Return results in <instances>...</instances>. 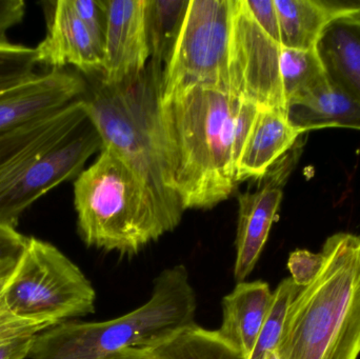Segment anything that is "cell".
<instances>
[{"label":"cell","instance_id":"32","mask_svg":"<svg viewBox=\"0 0 360 359\" xmlns=\"http://www.w3.org/2000/svg\"><path fill=\"white\" fill-rule=\"evenodd\" d=\"M105 359H155L143 348H132L117 352Z\"/></svg>","mask_w":360,"mask_h":359},{"label":"cell","instance_id":"25","mask_svg":"<svg viewBox=\"0 0 360 359\" xmlns=\"http://www.w3.org/2000/svg\"><path fill=\"white\" fill-rule=\"evenodd\" d=\"M27 237L16 231V228L0 226V278H8L27 246Z\"/></svg>","mask_w":360,"mask_h":359},{"label":"cell","instance_id":"19","mask_svg":"<svg viewBox=\"0 0 360 359\" xmlns=\"http://www.w3.org/2000/svg\"><path fill=\"white\" fill-rule=\"evenodd\" d=\"M143 349L155 359H247L218 331L205 330L196 324Z\"/></svg>","mask_w":360,"mask_h":359},{"label":"cell","instance_id":"26","mask_svg":"<svg viewBox=\"0 0 360 359\" xmlns=\"http://www.w3.org/2000/svg\"><path fill=\"white\" fill-rule=\"evenodd\" d=\"M259 109L258 105L250 103V101L243 100V99H238L237 101L234 124H233L232 154L235 168H236L237 162L240 157L243 147L249 138Z\"/></svg>","mask_w":360,"mask_h":359},{"label":"cell","instance_id":"8","mask_svg":"<svg viewBox=\"0 0 360 359\" xmlns=\"http://www.w3.org/2000/svg\"><path fill=\"white\" fill-rule=\"evenodd\" d=\"M233 0H188L181 25L165 59L158 98L167 100L194 86L230 93Z\"/></svg>","mask_w":360,"mask_h":359},{"label":"cell","instance_id":"5","mask_svg":"<svg viewBox=\"0 0 360 359\" xmlns=\"http://www.w3.org/2000/svg\"><path fill=\"white\" fill-rule=\"evenodd\" d=\"M162 67L150 63L132 84L117 88L99 79L88 82L84 96L89 119L101 135L103 145L113 150L145 183L172 232L184 210L165 170L154 132V107Z\"/></svg>","mask_w":360,"mask_h":359},{"label":"cell","instance_id":"12","mask_svg":"<svg viewBox=\"0 0 360 359\" xmlns=\"http://www.w3.org/2000/svg\"><path fill=\"white\" fill-rule=\"evenodd\" d=\"M88 82L79 72L49 69L0 93V134L82 98Z\"/></svg>","mask_w":360,"mask_h":359},{"label":"cell","instance_id":"9","mask_svg":"<svg viewBox=\"0 0 360 359\" xmlns=\"http://www.w3.org/2000/svg\"><path fill=\"white\" fill-rule=\"evenodd\" d=\"M281 44L256 22L245 0H233L230 94L262 109L287 111L281 76Z\"/></svg>","mask_w":360,"mask_h":359},{"label":"cell","instance_id":"17","mask_svg":"<svg viewBox=\"0 0 360 359\" xmlns=\"http://www.w3.org/2000/svg\"><path fill=\"white\" fill-rule=\"evenodd\" d=\"M273 299L266 282H241L222 299V322L218 333L249 359Z\"/></svg>","mask_w":360,"mask_h":359},{"label":"cell","instance_id":"1","mask_svg":"<svg viewBox=\"0 0 360 359\" xmlns=\"http://www.w3.org/2000/svg\"><path fill=\"white\" fill-rule=\"evenodd\" d=\"M237 101L230 93L205 86L167 100L158 97L156 141L184 211L210 210L236 188L232 147Z\"/></svg>","mask_w":360,"mask_h":359},{"label":"cell","instance_id":"21","mask_svg":"<svg viewBox=\"0 0 360 359\" xmlns=\"http://www.w3.org/2000/svg\"><path fill=\"white\" fill-rule=\"evenodd\" d=\"M188 0H148V27L151 44V63L162 67L173 42Z\"/></svg>","mask_w":360,"mask_h":359},{"label":"cell","instance_id":"6","mask_svg":"<svg viewBox=\"0 0 360 359\" xmlns=\"http://www.w3.org/2000/svg\"><path fill=\"white\" fill-rule=\"evenodd\" d=\"M74 206L86 246L109 252L135 255L170 232L145 183L105 145L75 179Z\"/></svg>","mask_w":360,"mask_h":359},{"label":"cell","instance_id":"20","mask_svg":"<svg viewBox=\"0 0 360 359\" xmlns=\"http://www.w3.org/2000/svg\"><path fill=\"white\" fill-rule=\"evenodd\" d=\"M281 76L287 111L329 84L315 50L281 46Z\"/></svg>","mask_w":360,"mask_h":359},{"label":"cell","instance_id":"10","mask_svg":"<svg viewBox=\"0 0 360 359\" xmlns=\"http://www.w3.org/2000/svg\"><path fill=\"white\" fill-rule=\"evenodd\" d=\"M107 30L99 79L117 88L132 84L147 70L151 58L148 0H105Z\"/></svg>","mask_w":360,"mask_h":359},{"label":"cell","instance_id":"29","mask_svg":"<svg viewBox=\"0 0 360 359\" xmlns=\"http://www.w3.org/2000/svg\"><path fill=\"white\" fill-rule=\"evenodd\" d=\"M245 4L258 25L272 39L281 44L278 15L274 0H245Z\"/></svg>","mask_w":360,"mask_h":359},{"label":"cell","instance_id":"23","mask_svg":"<svg viewBox=\"0 0 360 359\" xmlns=\"http://www.w3.org/2000/svg\"><path fill=\"white\" fill-rule=\"evenodd\" d=\"M39 65L36 48L0 39V93L19 86L37 75Z\"/></svg>","mask_w":360,"mask_h":359},{"label":"cell","instance_id":"2","mask_svg":"<svg viewBox=\"0 0 360 359\" xmlns=\"http://www.w3.org/2000/svg\"><path fill=\"white\" fill-rule=\"evenodd\" d=\"M84 97L0 134V226L15 228L39 198L77 178L101 152Z\"/></svg>","mask_w":360,"mask_h":359},{"label":"cell","instance_id":"7","mask_svg":"<svg viewBox=\"0 0 360 359\" xmlns=\"http://www.w3.org/2000/svg\"><path fill=\"white\" fill-rule=\"evenodd\" d=\"M4 299L14 315L56 326L94 313L96 292L82 270L56 247L27 237Z\"/></svg>","mask_w":360,"mask_h":359},{"label":"cell","instance_id":"24","mask_svg":"<svg viewBox=\"0 0 360 359\" xmlns=\"http://www.w3.org/2000/svg\"><path fill=\"white\" fill-rule=\"evenodd\" d=\"M74 12L92 34L103 54L107 30V1L105 0H70Z\"/></svg>","mask_w":360,"mask_h":359},{"label":"cell","instance_id":"18","mask_svg":"<svg viewBox=\"0 0 360 359\" xmlns=\"http://www.w3.org/2000/svg\"><path fill=\"white\" fill-rule=\"evenodd\" d=\"M288 117L304 134L323 128L360 130V103L328 84L304 100L288 107Z\"/></svg>","mask_w":360,"mask_h":359},{"label":"cell","instance_id":"16","mask_svg":"<svg viewBox=\"0 0 360 359\" xmlns=\"http://www.w3.org/2000/svg\"><path fill=\"white\" fill-rule=\"evenodd\" d=\"M315 51L329 84L360 103V14L331 21Z\"/></svg>","mask_w":360,"mask_h":359},{"label":"cell","instance_id":"27","mask_svg":"<svg viewBox=\"0 0 360 359\" xmlns=\"http://www.w3.org/2000/svg\"><path fill=\"white\" fill-rule=\"evenodd\" d=\"M323 265L321 252L313 253L308 250L294 251L288 261L291 280L300 289L309 286L317 278Z\"/></svg>","mask_w":360,"mask_h":359},{"label":"cell","instance_id":"4","mask_svg":"<svg viewBox=\"0 0 360 359\" xmlns=\"http://www.w3.org/2000/svg\"><path fill=\"white\" fill-rule=\"evenodd\" d=\"M196 293L182 265L165 270L145 305L101 322H65L36 335L32 359H105L149 348L196 324Z\"/></svg>","mask_w":360,"mask_h":359},{"label":"cell","instance_id":"33","mask_svg":"<svg viewBox=\"0 0 360 359\" xmlns=\"http://www.w3.org/2000/svg\"><path fill=\"white\" fill-rule=\"evenodd\" d=\"M11 276H8V278H0V295L4 294V290H6V285H8Z\"/></svg>","mask_w":360,"mask_h":359},{"label":"cell","instance_id":"34","mask_svg":"<svg viewBox=\"0 0 360 359\" xmlns=\"http://www.w3.org/2000/svg\"><path fill=\"white\" fill-rule=\"evenodd\" d=\"M266 359H281L279 358L278 353H277V351L272 352V353L269 354L268 356H266Z\"/></svg>","mask_w":360,"mask_h":359},{"label":"cell","instance_id":"13","mask_svg":"<svg viewBox=\"0 0 360 359\" xmlns=\"http://www.w3.org/2000/svg\"><path fill=\"white\" fill-rule=\"evenodd\" d=\"M53 4L46 37L36 46L39 65L50 70L72 65L84 77L101 75L103 52L74 12L70 0H58Z\"/></svg>","mask_w":360,"mask_h":359},{"label":"cell","instance_id":"30","mask_svg":"<svg viewBox=\"0 0 360 359\" xmlns=\"http://www.w3.org/2000/svg\"><path fill=\"white\" fill-rule=\"evenodd\" d=\"M36 335L23 334L2 339L0 341V359L29 358L33 349Z\"/></svg>","mask_w":360,"mask_h":359},{"label":"cell","instance_id":"31","mask_svg":"<svg viewBox=\"0 0 360 359\" xmlns=\"http://www.w3.org/2000/svg\"><path fill=\"white\" fill-rule=\"evenodd\" d=\"M25 14L22 0H0V39H4L6 32L22 21Z\"/></svg>","mask_w":360,"mask_h":359},{"label":"cell","instance_id":"11","mask_svg":"<svg viewBox=\"0 0 360 359\" xmlns=\"http://www.w3.org/2000/svg\"><path fill=\"white\" fill-rule=\"evenodd\" d=\"M297 143L271 169L268 173L270 178L264 185L257 191L245 192L238 196L234 265V278L238 282L249 278L266 246L283 200V185L302 152V145L297 147Z\"/></svg>","mask_w":360,"mask_h":359},{"label":"cell","instance_id":"3","mask_svg":"<svg viewBox=\"0 0 360 359\" xmlns=\"http://www.w3.org/2000/svg\"><path fill=\"white\" fill-rule=\"evenodd\" d=\"M317 278L290 305L281 359H357L360 354V236L326 240Z\"/></svg>","mask_w":360,"mask_h":359},{"label":"cell","instance_id":"22","mask_svg":"<svg viewBox=\"0 0 360 359\" xmlns=\"http://www.w3.org/2000/svg\"><path fill=\"white\" fill-rule=\"evenodd\" d=\"M300 290V287L289 278L283 280L276 290L273 291L270 309L249 359H266L269 354L276 351L283 335L288 310Z\"/></svg>","mask_w":360,"mask_h":359},{"label":"cell","instance_id":"28","mask_svg":"<svg viewBox=\"0 0 360 359\" xmlns=\"http://www.w3.org/2000/svg\"><path fill=\"white\" fill-rule=\"evenodd\" d=\"M52 327L54 326L46 324V322L23 320V318L14 315L6 307L4 294L0 295V341L18 337V335L39 334L42 331L52 328Z\"/></svg>","mask_w":360,"mask_h":359},{"label":"cell","instance_id":"14","mask_svg":"<svg viewBox=\"0 0 360 359\" xmlns=\"http://www.w3.org/2000/svg\"><path fill=\"white\" fill-rule=\"evenodd\" d=\"M304 135L290 122L288 112L260 107L235 168L236 183L266 177Z\"/></svg>","mask_w":360,"mask_h":359},{"label":"cell","instance_id":"15","mask_svg":"<svg viewBox=\"0 0 360 359\" xmlns=\"http://www.w3.org/2000/svg\"><path fill=\"white\" fill-rule=\"evenodd\" d=\"M283 48L315 50L331 21L360 14L359 0H274Z\"/></svg>","mask_w":360,"mask_h":359}]
</instances>
